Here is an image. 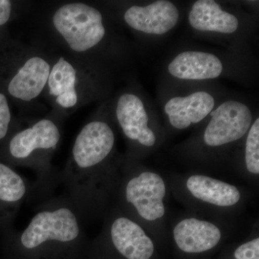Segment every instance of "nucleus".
I'll list each match as a JSON object with an SVG mask.
<instances>
[{"label":"nucleus","mask_w":259,"mask_h":259,"mask_svg":"<svg viewBox=\"0 0 259 259\" xmlns=\"http://www.w3.org/2000/svg\"><path fill=\"white\" fill-rule=\"evenodd\" d=\"M5 234L15 259H85L90 245L82 218L64 194L44 199L23 231Z\"/></svg>","instance_id":"1"},{"label":"nucleus","mask_w":259,"mask_h":259,"mask_svg":"<svg viewBox=\"0 0 259 259\" xmlns=\"http://www.w3.org/2000/svg\"><path fill=\"white\" fill-rule=\"evenodd\" d=\"M61 139L59 122L46 117L18 129L7 142L5 163L11 166L28 167L36 174V182L32 185L33 197L49 198L59 182L51 159Z\"/></svg>","instance_id":"2"},{"label":"nucleus","mask_w":259,"mask_h":259,"mask_svg":"<svg viewBox=\"0 0 259 259\" xmlns=\"http://www.w3.org/2000/svg\"><path fill=\"white\" fill-rule=\"evenodd\" d=\"M51 24L66 49L81 60L102 53L111 44L112 32L107 15L88 3L61 5L51 15Z\"/></svg>","instance_id":"3"},{"label":"nucleus","mask_w":259,"mask_h":259,"mask_svg":"<svg viewBox=\"0 0 259 259\" xmlns=\"http://www.w3.org/2000/svg\"><path fill=\"white\" fill-rule=\"evenodd\" d=\"M166 186L161 175L135 168L125 159L115 194V207L142 226L156 225L166 214Z\"/></svg>","instance_id":"4"},{"label":"nucleus","mask_w":259,"mask_h":259,"mask_svg":"<svg viewBox=\"0 0 259 259\" xmlns=\"http://www.w3.org/2000/svg\"><path fill=\"white\" fill-rule=\"evenodd\" d=\"M155 245L144 226L114 206L101 233L90 243L87 258L114 255L118 259H151Z\"/></svg>","instance_id":"5"},{"label":"nucleus","mask_w":259,"mask_h":259,"mask_svg":"<svg viewBox=\"0 0 259 259\" xmlns=\"http://www.w3.org/2000/svg\"><path fill=\"white\" fill-rule=\"evenodd\" d=\"M114 117L128 144L127 158L158 147L162 131L152 107L138 90L130 89L120 93L114 104Z\"/></svg>","instance_id":"6"},{"label":"nucleus","mask_w":259,"mask_h":259,"mask_svg":"<svg viewBox=\"0 0 259 259\" xmlns=\"http://www.w3.org/2000/svg\"><path fill=\"white\" fill-rule=\"evenodd\" d=\"M254 119L244 102L236 99L220 102L206 120L197 141L192 143L202 155L222 152L244 139Z\"/></svg>","instance_id":"7"},{"label":"nucleus","mask_w":259,"mask_h":259,"mask_svg":"<svg viewBox=\"0 0 259 259\" xmlns=\"http://www.w3.org/2000/svg\"><path fill=\"white\" fill-rule=\"evenodd\" d=\"M96 68L67 56L52 61L48 79V95L63 110L79 107L86 98L96 95Z\"/></svg>","instance_id":"8"},{"label":"nucleus","mask_w":259,"mask_h":259,"mask_svg":"<svg viewBox=\"0 0 259 259\" xmlns=\"http://www.w3.org/2000/svg\"><path fill=\"white\" fill-rule=\"evenodd\" d=\"M187 20L194 32L222 39L238 40L245 35L243 15L214 0H197L191 5Z\"/></svg>","instance_id":"9"},{"label":"nucleus","mask_w":259,"mask_h":259,"mask_svg":"<svg viewBox=\"0 0 259 259\" xmlns=\"http://www.w3.org/2000/svg\"><path fill=\"white\" fill-rule=\"evenodd\" d=\"M231 62L226 56L208 51L183 50L170 59L167 74L172 79L202 82L229 76Z\"/></svg>","instance_id":"10"},{"label":"nucleus","mask_w":259,"mask_h":259,"mask_svg":"<svg viewBox=\"0 0 259 259\" xmlns=\"http://www.w3.org/2000/svg\"><path fill=\"white\" fill-rule=\"evenodd\" d=\"M219 102L213 92L197 89L167 97L162 107L168 125L184 131L206 121Z\"/></svg>","instance_id":"11"},{"label":"nucleus","mask_w":259,"mask_h":259,"mask_svg":"<svg viewBox=\"0 0 259 259\" xmlns=\"http://www.w3.org/2000/svg\"><path fill=\"white\" fill-rule=\"evenodd\" d=\"M180 10L173 2L157 0L146 5H131L122 13L123 23L133 31L150 37H161L180 23Z\"/></svg>","instance_id":"12"},{"label":"nucleus","mask_w":259,"mask_h":259,"mask_svg":"<svg viewBox=\"0 0 259 259\" xmlns=\"http://www.w3.org/2000/svg\"><path fill=\"white\" fill-rule=\"evenodd\" d=\"M172 236L179 249L197 254L215 248L222 241L223 233L219 226L210 221L190 217L177 223Z\"/></svg>","instance_id":"13"},{"label":"nucleus","mask_w":259,"mask_h":259,"mask_svg":"<svg viewBox=\"0 0 259 259\" xmlns=\"http://www.w3.org/2000/svg\"><path fill=\"white\" fill-rule=\"evenodd\" d=\"M32 185L5 162L0 161V228L11 229L19 209L32 197Z\"/></svg>","instance_id":"14"},{"label":"nucleus","mask_w":259,"mask_h":259,"mask_svg":"<svg viewBox=\"0 0 259 259\" xmlns=\"http://www.w3.org/2000/svg\"><path fill=\"white\" fill-rule=\"evenodd\" d=\"M190 197L201 203L228 209L241 202V191L236 186L202 175H191L185 182Z\"/></svg>","instance_id":"15"},{"label":"nucleus","mask_w":259,"mask_h":259,"mask_svg":"<svg viewBox=\"0 0 259 259\" xmlns=\"http://www.w3.org/2000/svg\"><path fill=\"white\" fill-rule=\"evenodd\" d=\"M244 164L252 176L259 175V118L255 117L245 136Z\"/></svg>","instance_id":"16"},{"label":"nucleus","mask_w":259,"mask_h":259,"mask_svg":"<svg viewBox=\"0 0 259 259\" xmlns=\"http://www.w3.org/2000/svg\"><path fill=\"white\" fill-rule=\"evenodd\" d=\"M13 115L8 99L5 94L0 93V143L9 137Z\"/></svg>","instance_id":"17"},{"label":"nucleus","mask_w":259,"mask_h":259,"mask_svg":"<svg viewBox=\"0 0 259 259\" xmlns=\"http://www.w3.org/2000/svg\"><path fill=\"white\" fill-rule=\"evenodd\" d=\"M233 255L236 259H259L258 237L239 245Z\"/></svg>","instance_id":"18"},{"label":"nucleus","mask_w":259,"mask_h":259,"mask_svg":"<svg viewBox=\"0 0 259 259\" xmlns=\"http://www.w3.org/2000/svg\"><path fill=\"white\" fill-rule=\"evenodd\" d=\"M13 12V3L9 0H0V27L5 25L10 18Z\"/></svg>","instance_id":"19"}]
</instances>
